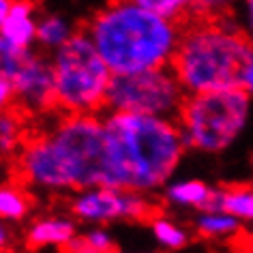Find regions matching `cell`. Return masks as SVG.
I'll use <instances>...</instances> for the list:
<instances>
[{
  "label": "cell",
  "mask_w": 253,
  "mask_h": 253,
  "mask_svg": "<svg viewBox=\"0 0 253 253\" xmlns=\"http://www.w3.org/2000/svg\"><path fill=\"white\" fill-rule=\"evenodd\" d=\"M105 185L155 193L172 180L187 142L176 118L105 110Z\"/></svg>",
  "instance_id": "1"
},
{
  "label": "cell",
  "mask_w": 253,
  "mask_h": 253,
  "mask_svg": "<svg viewBox=\"0 0 253 253\" xmlns=\"http://www.w3.org/2000/svg\"><path fill=\"white\" fill-rule=\"evenodd\" d=\"M17 172L28 185L75 193L105 185V126L101 114H60L45 133L26 137Z\"/></svg>",
  "instance_id": "2"
},
{
  "label": "cell",
  "mask_w": 253,
  "mask_h": 253,
  "mask_svg": "<svg viewBox=\"0 0 253 253\" xmlns=\"http://www.w3.org/2000/svg\"><path fill=\"white\" fill-rule=\"evenodd\" d=\"M99 54L112 73L169 67L180 41V26L133 0H112L86 22Z\"/></svg>",
  "instance_id": "3"
},
{
  "label": "cell",
  "mask_w": 253,
  "mask_h": 253,
  "mask_svg": "<svg viewBox=\"0 0 253 253\" xmlns=\"http://www.w3.org/2000/svg\"><path fill=\"white\" fill-rule=\"evenodd\" d=\"M251 58L249 35L234 26L232 20H191L180 28V41L169 67L187 94H193L240 88Z\"/></svg>",
  "instance_id": "4"
},
{
  "label": "cell",
  "mask_w": 253,
  "mask_h": 253,
  "mask_svg": "<svg viewBox=\"0 0 253 253\" xmlns=\"http://www.w3.org/2000/svg\"><path fill=\"white\" fill-rule=\"evenodd\" d=\"M58 114H103L112 69L82 26L52 56Z\"/></svg>",
  "instance_id": "5"
},
{
  "label": "cell",
  "mask_w": 253,
  "mask_h": 253,
  "mask_svg": "<svg viewBox=\"0 0 253 253\" xmlns=\"http://www.w3.org/2000/svg\"><path fill=\"white\" fill-rule=\"evenodd\" d=\"M253 99L243 88L187 94L176 123L191 150L221 155L240 140L251 118Z\"/></svg>",
  "instance_id": "6"
},
{
  "label": "cell",
  "mask_w": 253,
  "mask_h": 253,
  "mask_svg": "<svg viewBox=\"0 0 253 253\" xmlns=\"http://www.w3.org/2000/svg\"><path fill=\"white\" fill-rule=\"evenodd\" d=\"M187 90L172 67L135 73H114L107 90V110L176 118Z\"/></svg>",
  "instance_id": "7"
},
{
  "label": "cell",
  "mask_w": 253,
  "mask_h": 253,
  "mask_svg": "<svg viewBox=\"0 0 253 253\" xmlns=\"http://www.w3.org/2000/svg\"><path fill=\"white\" fill-rule=\"evenodd\" d=\"M71 212L84 223H110L118 219L153 221L157 217V206H153L146 193L116 187H88L75 191Z\"/></svg>",
  "instance_id": "8"
},
{
  "label": "cell",
  "mask_w": 253,
  "mask_h": 253,
  "mask_svg": "<svg viewBox=\"0 0 253 253\" xmlns=\"http://www.w3.org/2000/svg\"><path fill=\"white\" fill-rule=\"evenodd\" d=\"M11 82L15 88V107H20L24 114L58 112L52 60L28 52L24 65Z\"/></svg>",
  "instance_id": "9"
},
{
  "label": "cell",
  "mask_w": 253,
  "mask_h": 253,
  "mask_svg": "<svg viewBox=\"0 0 253 253\" xmlns=\"http://www.w3.org/2000/svg\"><path fill=\"white\" fill-rule=\"evenodd\" d=\"M166 200L180 208L195 211H219V189H212L204 180H174L166 185Z\"/></svg>",
  "instance_id": "10"
},
{
  "label": "cell",
  "mask_w": 253,
  "mask_h": 253,
  "mask_svg": "<svg viewBox=\"0 0 253 253\" xmlns=\"http://www.w3.org/2000/svg\"><path fill=\"white\" fill-rule=\"evenodd\" d=\"M75 236H78V227H75L73 219L45 217V219L35 221V223L28 227L26 243L30 249H47V247L65 249Z\"/></svg>",
  "instance_id": "11"
},
{
  "label": "cell",
  "mask_w": 253,
  "mask_h": 253,
  "mask_svg": "<svg viewBox=\"0 0 253 253\" xmlns=\"http://www.w3.org/2000/svg\"><path fill=\"white\" fill-rule=\"evenodd\" d=\"M0 35L17 47L30 49V45L37 41V24L33 22V2L30 0H15Z\"/></svg>",
  "instance_id": "12"
},
{
  "label": "cell",
  "mask_w": 253,
  "mask_h": 253,
  "mask_svg": "<svg viewBox=\"0 0 253 253\" xmlns=\"http://www.w3.org/2000/svg\"><path fill=\"white\" fill-rule=\"evenodd\" d=\"M243 221L225 211H200L195 219V230L204 238H227L240 230Z\"/></svg>",
  "instance_id": "13"
},
{
  "label": "cell",
  "mask_w": 253,
  "mask_h": 253,
  "mask_svg": "<svg viewBox=\"0 0 253 253\" xmlns=\"http://www.w3.org/2000/svg\"><path fill=\"white\" fill-rule=\"evenodd\" d=\"M24 140V112L20 107L0 112V157L20 150Z\"/></svg>",
  "instance_id": "14"
},
{
  "label": "cell",
  "mask_w": 253,
  "mask_h": 253,
  "mask_svg": "<svg viewBox=\"0 0 253 253\" xmlns=\"http://www.w3.org/2000/svg\"><path fill=\"white\" fill-rule=\"evenodd\" d=\"M219 211L230 212L240 221H253V187L236 185L219 189Z\"/></svg>",
  "instance_id": "15"
},
{
  "label": "cell",
  "mask_w": 253,
  "mask_h": 253,
  "mask_svg": "<svg viewBox=\"0 0 253 253\" xmlns=\"http://www.w3.org/2000/svg\"><path fill=\"white\" fill-rule=\"evenodd\" d=\"M33 200L24 189L15 185H0V219L22 221L28 217Z\"/></svg>",
  "instance_id": "16"
},
{
  "label": "cell",
  "mask_w": 253,
  "mask_h": 253,
  "mask_svg": "<svg viewBox=\"0 0 253 253\" xmlns=\"http://www.w3.org/2000/svg\"><path fill=\"white\" fill-rule=\"evenodd\" d=\"M135 4L153 11V13L166 17L169 22H176L182 28L187 22L193 20L195 0H133Z\"/></svg>",
  "instance_id": "17"
},
{
  "label": "cell",
  "mask_w": 253,
  "mask_h": 253,
  "mask_svg": "<svg viewBox=\"0 0 253 253\" xmlns=\"http://www.w3.org/2000/svg\"><path fill=\"white\" fill-rule=\"evenodd\" d=\"M112 249H116L112 234L103 230V227H92L86 234H78L62 251L65 253H105Z\"/></svg>",
  "instance_id": "18"
},
{
  "label": "cell",
  "mask_w": 253,
  "mask_h": 253,
  "mask_svg": "<svg viewBox=\"0 0 253 253\" xmlns=\"http://www.w3.org/2000/svg\"><path fill=\"white\" fill-rule=\"evenodd\" d=\"M150 230H153V236L157 243L168 251H180L189 245L187 230H182L178 223H174V221H169L166 217H155L150 221Z\"/></svg>",
  "instance_id": "19"
},
{
  "label": "cell",
  "mask_w": 253,
  "mask_h": 253,
  "mask_svg": "<svg viewBox=\"0 0 253 253\" xmlns=\"http://www.w3.org/2000/svg\"><path fill=\"white\" fill-rule=\"evenodd\" d=\"M71 35L73 30L60 17H47L41 24H37V41L49 49H58Z\"/></svg>",
  "instance_id": "20"
},
{
  "label": "cell",
  "mask_w": 253,
  "mask_h": 253,
  "mask_svg": "<svg viewBox=\"0 0 253 253\" xmlns=\"http://www.w3.org/2000/svg\"><path fill=\"white\" fill-rule=\"evenodd\" d=\"M30 49H22L13 45L0 35V80H13L15 73L20 71Z\"/></svg>",
  "instance_id": "21"
},
{
  "label": "cell",
  "mask_w": 253,
  "mask_h": 253,
  "mask_svg": "<svg viewBox=\"0 0 253 253\" xmlns=\"http://www.w3.org/2000/svg\"><path fill=\"white\" fill-rule=\"evenodd\" d=\"M15 105V88L11 80H0V112Z\"/></svg>",
  "instance_id": "22"
},
{
  "label": "cell",
  "mask_w": 253,
  "mask_h": 253,
  "mask_svg": "<svg viewBox=\"0 0 253 253\" xmlns=\"http://www.w3.org/2000/svg\"><path fill=\"white\" fill-rule=\"evenodd\" d=\"M240 88H243V90L253 99V58H251V62L247 65L245 73H243V80H240Z\"/></svg>",
  "instance_id": "23"
},
{
  "label": "cell",
  "mask_w": 253,
  "mask_h": 253,
  "mask_svg": "<svg viewBox=\"0 0 253 253\" xmlns=\"http://www.w3.org/2000/svg\"><path fill=\"white\" fill-rule=\"evenodd\" d=\"M9 247H11V232H9L7 223L0 219V253H4Z\"/></svg>",
  "instance_id": "24"
},
{
  "label": "cell",
  "mask_w": 253,
  "mask_h": 253,
  "mask_svg": "<svg viewBox=\"0 0 253 253\" xmlns=\"http://www.w3.org/2000/svg\"><path fill=\"white\" fill-rule=\"evenodd\" d=\"M11 7H13V0H0V30H2L4 22L11 13Z\"/></svg>",
  "instance_id": "25"
},
{
  "label": "cell",
  "mask_w": 253,
  "mask_h": 253,
  "mask_svg": "<svg viewBox=\"0 0 253 253\" xmlns=\"http://www.w3.org/2000/svg\"><path fill=\"white\" fill-rule=\"evenodd\" d=\"M105 253H129V251H118V249H112V251H105Z\"/></svg>",
  "instance_id": "26"
}]
</instances>
